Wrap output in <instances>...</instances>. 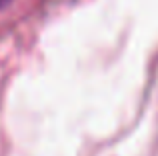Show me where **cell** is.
I'll return each mask as SVG.
<instances>
[{
	"mask_svg": "<svg viewBox=\"0 0 158 156\" xmlns=\"http://www.w3.org/2000/svg\"><path fill=\"white\" fill-rule=\"evenodd\" d=\"M10 2H12V0H0V10H2L4 6H8V4H10Z\"/></svg>",
	"mask_w": 158,
	"mask_h": 156,
	"instance_id": "obj_1",
	"label": "cell"
}]
</instances>
